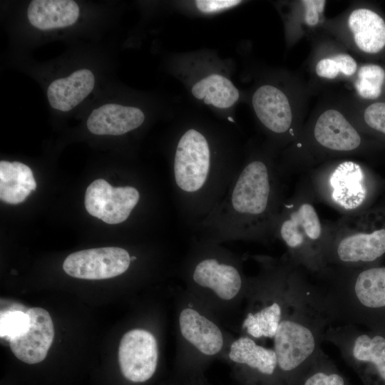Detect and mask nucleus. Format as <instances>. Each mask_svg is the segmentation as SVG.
<instances>
[{
	"label": "nucleus",
	"instance_id": "nucleus-25",
	"mask_svg": "<svg viewBox=\"0 0 385 385\" xmlns=\"http://www.w3.org/2000/svg\"><path fill=\"white\" fill-rule=\"evenodd\" d=\"M384 78L385 71L381 66L367 64L359 68L354 86L362 98L375 99L381 95Z\"/></svg>",
	"mask_w": 385,
	"mask_h": 385
},
{
	"label": "nucleus",
	"instance_id": "nucleus-10",
	"mask_svg": "<svg viewBox=\"0 0 385 385\" xmlns=\"http://www.w3.org/2000/svg\"><path fill=\"white\" fill-rule=\"evenodd\" d=\"M314 133L322 145L334 150H352L361 143L355 128L340 112L333 109L324 111L319 117Z\"/></svg>",
	"mask_w": 385,
	"mask_h": 385
},
{
	"label": "nucleus",
	"instance_id": "nucleus-27",
	"mask_svg": "<svg viewBox=\"0 0 385 385\" xmlns=\"http://www.w3.org/2000/svg\"><path fill=\"white\" fill-rule=\"evenodd\" d=\"M300 385H348L344 377L336 371L317 369L303 378Z\"/></svg>",
	"mask_w": 385,
	"mask_h": 385
},
{
	"label": "nucleus",
	"instance_id": "nucleus-29",
	"mask_svg": "<svg viewBox=\"0 0 385 385\" xmlns=\"http://www.w3.org/2000/svg\"><path fill=\"white\" fill-rule=\"evenodd\" d=\"M305 9L304 19L309 26H314L319 21V14L324 9L326 1L304 0L302 1Z\"/></svg>",
	"mask_w": 385,
	"mask_h": 385
},
{
	"label": "nucleus",
	"instance_id": "nucleus-2",
	"mask_svg": "<svg viewBox=\"0 0 385 385\" xmlns=\"http://www.w3.org/2000/svg\"><path fill=\"white\" fill-rule=\"evenodd\" d=\"M128 252L108 247L80 250L69 255L63 269L71 277L83 279H104L125 272L130 263Z\"/></svg>",
	"mask_w": 385,
	"mask_h": 385
},
{
	"label": "nucleus",
	"instance_id": "nucleus-11",
	"mask_svg": "<svg viewBox=\"0 0 385 385\" xmlns=\"http://www.w3.org/2000/svg\"><path fill=\"white\" fill-rule=\"evenodd\" d=\"M179 325L183 337L205 355L218 353L223 337L218 327L196 310L184 309L180 314Z\"/></svg>",
	"mask_w": 385,
	"mask_h": 385
},
{
	"label": "nucleus",
	"instance_id": "nucleus-30",
	"mask_svg": "<svg viewBox=\"0 0 385 385\" xmlns=\"http://www.w3.org/2000/svg\"><path fill=\"white\" fill-rule=\"evenodd\" d=\"M240 2L237 0H198L195 4L202 12L212 13L232 7Z\"/></svg>",
	"mask_w": 385,
	"mask_h": 385
},
{
	"label": "nucleus",
	"instance_id": "nucleus-6",
	"mask_svg": "<svg viewBox=\"0 0 385 385\" xmlns=\"http://www.w3.org/2000/svg\"><path fill=\"white\" fill-rule=\"evenodd\" d=\"M269 174L261 161L249 163L238 177L230 198L234 212L241 215H260L267 206L270 195Z\"/></svg>",
	"mask_w": 385,
	"mask_h": 385
},
{
	"label": "nucleus",
	"instance_id": "nucleus-21",
	"mask_svg": "<svg viewBox=\"0 0 385 385\" xmlns=\"http://www.w3.org/2000/svg\"><path fill=\"white\" fill-rule=\"evenodd\" d=\"M192 94L197 99H203L205 104L220 108L232 106L239 98L238 90L233 83L219 74L197 81L192 88Z\"/></svg>",
	"mask_w": 385,
	"mask_h": 385
},
{
	"label": "nucleus",
	"instance_id": "nucleus-17",
	"mask_svg": "<svg viewBox=\"0 0 385 385\" xmlns=\"http://www.w3.org/2000/svg\"><path fill=\"white\" fill-rule=\"evenodd\" d=\"M36 183L31 168L14 161L0 162V199L9 204H18L35 190Z\"/></svg>",
	"mask_w": 385,
	"mask_h": 385
},
{
	"label": "nucleus",
	"instance_id": "nucleus-1",
	"mask_svg": "<svg viewBox=\"0 0 385 385\" xmlns=\"http://www.w3.org/2000/svg\"><path fill=\"white\" fill-rule=\"evenodd\" d=\"M210 153L205 136L195 129L187 130L180 138L174 159L175 181L187 192L200 190L207 181Z\"/></svg>",
	"mask_w": 385,
	"mask_h": 385
},
{
	"label": "nucleus",
	"instance_id": "nucleus-9",
	"mask_svg": "<svg viewBox=\"0 0 385 385\" xmlns=\"http://www.w3.org/2000/svg\"><path fill=\"white\" fill-rule=\"evenodd\" d=\"M252 106L260 120L270 130L281 133L290 127L292 115L286 95L279 88L264 85L252 96Z\"/></svg>",
	"mask_w": 385,
	"mask_h": 385
},
{
	"label": "nucleus",
	"instance_id": "nucleus-28",
	"mask_svg": "<svg viewBox=\"0 0 385 385\" xmlns=\"http://www.w3.org/2000/svg\"><path fill=\"white\" fill-rule=\"evenodd\" d=\"M364 120L371 128L385 134V103L378 102L369 106L364 114Z\"/></svg>",
	"mask_w": 385,
	"mask_h": 385
},
{
	"label": "nucleus",
	"instance_id": "nucleus-15",
	"mask_svg": "<svg viewBox=\"0 0 385 385\" xmlns=\"http://www.w3.org/2000/svg\"><path fill=\"white\" fill-rule=\"evenodd\" d=\"M79 16V7L72 0H34L27 16L32 26L42 30L73 25Z\"/></svg>",
	"mask_w": 385,
	"mask_h": 385
},
{
	"label": "nucleus",
	"instance_id": "nucleus-32",
	"mask_svg": "<svg viewBox=\"0 0 385 385\" xmlns=\"http://www.w3.org/2000/svg\"><path fill=\"white\" fill-rule=\"evenodd\" d=\"M339 65L340 72L346 76L353 75L356 70V63L349 55L341 53L332 57Z\"/></svg>",
	"mask_w": 385,
	"mask_h": 385
},
{
	"label": "nucleus",
	"instance_id": "nucleus-16",
	"mask_svg": "<svg viewBox=\"0 0 385 385\" xmlns=\"http://www.w3.org/2000/svg\"><path fill=\"white\" fill-rule=\"evenodd\" d=\"M348 24L354 34L355 43L361 51L375 53L385 46V23L373 11L367 9L353 11L349 17Z\"/></svg>",
	"mask_w": 385,
	"mask_h": 385
},
{
	"label": "nucleus",
	"instance_id": "nucleus-23",
	"mask_svg": "<svg viewBox=\"0 0 385 385\" xmlns=\"http://www.w3.org/2000/svg\"><path fill=\"white\" fill-rule=\"evenodd\" d=\"M353 359L358 362L370 363L374 366L381 377L385 381V338L376 335H359L353 342Z\"/></svg>",
	"mask_w": 385,
	"mask_h": 385
},
{
	"label": "nucleus",
	"instance_id": "nucleus-14",
	"mask_svg": "<svg viewBox=\"0 0 385 385\" xmlns=\"http://www.w3.org/2000/svg\"><path fill=\"white\" fill-rule=\"evenodd\" d=\"M334 201L346 209H354L364 200L366 190L361 167L351 161L341 163L330 178Z\"/></svg>",
	"mask_w": 385,
	"mask_h": 385
},
{
	"label": "nucleus",
	"instance_id": "nucleus-8",
	"mask_svg": "<svg viewBox=\"0 0 385 385\" xmlns=\"http://www.w3.org/2000/svg\"><path fill=\"white\" fill-rule=\"evenodd\" d=\"M144 119V113L138 108L106 104L92 111L87 127L96 135H119L138 128Z\"/></svg>",
	"mask_w": 385,
	"mask_h": 385
},
{
	"label": "nucleus",
	"instance_id": "nucleus-24",
	"mask_svg": "<svg viewBox=\"0 0 385 385\" xmlns=\"http://www.w3.org/2000/svg\"><path fill=\"white\" fill-rule=\"evenodd\" d=\"M281 315L280 305L274 302L255 314L249 313L242 326L250 335L255 338H272L281 322Z\"/></svg>",
	"mask_w": 385,
	"mask_h": 385
},
{
	"label": "nucleus",
	"instance_id": "nucleus-19",
	"mask_svg": "<svg viewBox=\"0 0 385 385\" xmlns=\"http://www.w3.org/2000/svg\"><path fill=\"white\" fill-rule=\"evenodd\" d=\"M322 232L321 224L314 207L307 203L302 204L290 218L284 221L280 234L283 240L290 247L302 245L304 238L318 239Z\"/></svg>",
	"mask_w": 385,
	"mask_h": 385
},
{
	"label": "nucleus",
	"instance_id": "nucleus-7",
	"mask_svg": "<svg viewBox=\"0 0 385 385\" xmlns=\"http://www.w3.org/2000/svg\"><path fill=\"white\" fill-rule=\"evenodd\" d=\"M30 317L27 332L9 341L14 354L21 361L34 364L46 356L54 337V328L49 313L41 307L26 310Z\"/></svg>",
	"mask_w": 385,
	"mask_h": 385
},
{
	"label": "nucleus",
	"instance_id": "nucleus-13",
	"mask_svg": "<svg viewBox=\"0 0 385 385\" xmlns=\"http://www.w3.org/2000/svg\"><path fill=\"white\" fill-rule=\"evenodd\" d=\"M95 78L88 69L73 72L66 78L53 81L48 88L50 105L61 111H68L78 105L92 91Z\"/></svg>",
	"mask_w": 385,
	"mask_h": 385
},
{
	"label": "nucleus",
	"instance_id": "nucleus-5",
	"mask_svg": "<svg viewBox=\"0 0 385 385\" xmlns=\"http://www.w3.org/2000/svg\"><path fill=\"white\" fill-rule=\"evenodd\" d=\"M317 341L312 330L296 319H284L274 337L277 366L284 372L299 370L315 351Z\"/></svg>",
	"mask_w": 385,
	"mask_h": 385
},
{
	"label": "nucleus",
	"instance_id": "nucleus-20",
	"mask_svg": "<svg viewBox=\"0 0 385 385\" xmlns=\"http://www.w3.org/2000/svg\"><path fill=\"white\" fill-rule=\"evenodd\" d=\"M230 359L246 364L266 375H272L277 366V355L273 349L257 345L249 337H240L230 346Z\"/></svg>",
	"mask_w": 385,
	"mask_h": 385
},
{
	"label": "nucleus",
	"instance_id": "nucleus-18",
	"mask_svg": "<svg viewBox=\"0 0 385 385\" xmlns=\"http://www.w3.org/2000/svg\"><path fill=\"white\" fill-rule=\"evenodd\" d=\"M385 252V230L370 234L358 233L344 238L337 248L339 259L346 262H371Z\"/></svg>",
	"mask_w": 385,
	"mask_h": 385
},
{
	"label": "nucleus",
	"instance_id": "nucleus-22",
	"mask_svg": "<svg viewBox=\"0 0 385 385\" xmlns=\"http://www.w3.org/2000/svg\"><path fill=\"white\" fill-rule=\"evenodd\" d=\"M353 293L352 297L365 307H385V267L361 272L356 277Z\"/></svg>",
	"mask_w": 385,
	"mask_h": 385
},
{
	"label": "nucleus",
	"instance_id": "nucleus-12",
	"mask_svg": "<svg viewBox=\"0 0 385 385\" xmlns=\"http://www.w3.org/2000/svg\"><path fill=\"white\" fill-rule=\"evenodd\" d=\"M192 277L197 284L212 289L224 300L233 299L242 287L241 277L237 269L219 263L215 259H206L199 262Z\"/></svg>",
	"mask_w": 385,
	"mask_h": 385
},
{
	"label": "nucleus",
	"instance_id": "nucleus-26",
	"mask_svg": "<svg viewBox=\"0 0 385 385\" xmlns=\"http://www.w3.org/2000/svg\"><path fill=\"white\" fill-rule=\"evenodd\" d=\"M30 326V317L21 309L1 311L0 336L8 341L24 334Z\"/></svg>",
	"mask_w": 385,
	"mask_h": 385
},
{
	"label": "nucleus",
	"instance_id": "nucleus-33",
	"mask_svg": "<svg viewBox=\"0 0 385 385\" xmlns=\"http://www.w3.org/2000/svg\"><path fill=\"white\" fill-rule=\"evenodd\" d=\"M135 259H136L135 257H130V260H131V261H132V260H135Z\"/></svg>",
	"mask_w": 385,
	"mask_h": 385
},
{
	"label": "nucleus",
	"instance_id": "nucleus-4",
	"mask_svg": "<svg viewBox=\"0 0 385 385\" xmlns=\"http://www.w3.org/2000/svg\"><path fill=\"white\" fill-rule=\"evenodd\" d=\"M158 357L157 342L150 332L135 329L123 336L118 348V362L128 380L144 382L150 379L155 371Z\"/></svg>",
	"mask_w": 385,
	"mask_h": 385
},
{
	"label": "nucleus",
	"instance_id": "nucleus-3",
	"mask_svg": "<svg viewBox=\"0 0 385 385\" xmlns=\"http://www.w3.org/2000/svg\"><path fill=\"white\" fill-rule=\"evenodd\" d=\"M139 199L134 187L114 188L105 180L97 179L88 186L84 205L91 215L115 225L127 220Z\"/></svg>",
	"mask_w": 385,
	"mask_h": 385
},
{
	"label": "nucleus",
	"instance_id": "nucleus-31",
	"mask_svg": "<svg viewBox=\"0 0 385 385\" xmlns=\"http://www.w3.org/2000/svg\"><path fill=\"white\" fill-rule=\"evenodd\" d=\"M339 72V65L332 58L322 59L316 66V73L322 78L333 79Z\"/></svg>",
	"mask_w": 385,
	"mask_h": 385
}]
</instances>
